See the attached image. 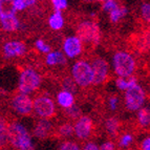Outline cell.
I'll use <instances>...</instances> for the list:
<instances>
[{"instance_id":"cell-1","label":"cell","mask_w":150,"mask_h":150,"mask_svg":"<svg viewBox=\"0 0 150 150\" xmlns=\"http://www.w3.org/2000/svg\"><path fill=\"white\" fill-rule=\"evenodd\" d=\"M8 140L20 150H34L32 140L24 126L14 123L8 127Z\"/></svg>"},{"instance_id":"cell-2","label":"cell","mask_w":150,"mask_h":150,"mask_svg":"<svg viewBox=\"0 0 150 150\" xmlns=\"http://www.w3.org/2000/svg\"><path fill=\"white\" fill-rule=\"evenodd\" d=\"M113 65L117 75L120 78H128L131 76L135 68V63L133 58L127 53L120 52L113 57Z\"/></svg>"},{"instance_id":"cell-3","label":"cell","mask_w":150,"mask_h":150,"mask_svg":"<svg viewBox=\"0 0 150 150\" xmlns=\"http://www.w3.org/2000/svg\"><path fill=\"white\" fill-rule=\"evenodd\" d=\"M73 76L75 83L78 85L86 87L93 83V69L88 63L78 61L73 67Z\"/></svg>"},{"instance_id":"cell-4","label":"cell","mask_w":150,"mask_h":150,"mask_svg":"<svg viewBox=\"0 0 150 150\" xmlns=\"http://www.w3.org/2000/svg\"><path fill=\"white\" fill-rule=\"evenodd\" d=\"M145 101V93L140 85L135 84L134 86L130 87L126 90L125 93V103L126 107L129 110H138L144 104Z\"/></svg>"},{"instance_id":"cell-5","label":"cell","mask_w":150,"mask_h":150,"mask_svg":"<svg viewBox=\"0 0 150 150\" xmlns=\"http://www.w3.org/2000/svg\"><path fill=\"white\" fill-rule=\"evenodd\" d=\"M78 39L80 41H84L85 43H97L100 39L99 28L93 22L86 21L79 25L78 28Z\"/></svg>"},{"instance_id":"cell-6","label":"cell","mask_w":150,"mask_h":150,"mask_svg":"<svg viewBox=\"0 0 150 150\" xmlns=\"http://www.w3.org/2000/svg\"><path fill=\"white\" fill-rule=\"evenodd\" d=\"M39 85H40V77L35 70L26 69L21 74L19 80V89L22 91L23 95L34 91Z\"/></svg>"},{"instance_id":"cell-7","label":"cell","mask_w":150,"mask_h":150,"mask_svg":"<svg viewBox=\"0 0 150 150\" xmlns=\"http://www.w3.org/2000/svg\"><path fill=\"white\" fill-rule=\"evenodd\" d=\"M33 108L41 118H50L55 112L54 102L47 97H39L33 103Z\"/></svg>"},{"instance_id":"cell-8","label":"cell","mask_w":150,"mask_h":150,"mask_svg":"<svg viewBox=\"0 0 150 150\" xmlns=\"http://www.w3.org/2000/svg\"><path fill=\"white\" fill-rule=\"evenodd\" d=\"M93 83L101 84L104 82L108 74V64L103 59H96L93 62Z\"/></svg>"},{"instance_id":"cell-9","label":"cell","mask_w":150,"mask_h":150,"mask_svg":"<svg viewBox=\"0 0 150 150\" xmlns=\"http://www.w3.org/2000/svg\"><path fill=\"white\" fill-rule=\"evenodd\" d=\"M13 107L18 113L28 115L33 109V102L26 95H19L13 101Z\"/></svg>"},{"instance_id":"cell-10","label":"cell","mask_w":150,"mask_h":150,"mask_svg":"<svg viewBox=\"0 0 150 150\" xmlns=\"http://www.w3.org/2000/svg\"><path fill=\"white\" fill-rule=\"evenodd\" d=\"M63 47H64V52L67 57L75 58L81 54L82 44H81V41L77 37H69L65 40Z\"/></svg>"},{"instance_id":"cell-11","label":"cell","mask_w":150,"mask_h":150,"mask_svg":"<svg viewBox=\"0 0 150 150\" xmlns=\"http://www.w3.org/2000/svg\"><path fill=\"white\" fill-rule=\"evenodd\" d=\"M93 127V122L87 117H82L75 125V132L78 138L86 139L89 137Z\"/></svg>"},{"instance_id":"cell-12","label":"cell","mask_w":150,"mask_h":150,"mask_svg":"<svg viewBox=\"0 0 150 150\" xmlns=\"http://www.w3.org/2000/svg\"><path fill=\"white\" fill-rule=\"evenodd\" d=\"M2 28L6 32H14L19 28V21L15 14H0Z\"/></svg>"},{"instance_id":"cell-13","label":"cell","mask_w":150,"mask_h":150,"mask_svg":"<svg viewBox=\"0 0 150 150\" xmlns=\"http://www.w3.org/2000/svg\"><path fill=\"white\" fill-rule=\"evenodd\" d=\"M25 52V45L19 41H12L4 45V54L8 57L22 56Z\"/></svg>"},{"instance_id":"cell-14","label":"cell","mask_w":150,"mask_h":150,"mask_svg":"<svg viewBox=\"0 0 150 150\" xmlns=\"http://www.w3.org/2000/svg\"><path fill=\"white\" fill-rule=\"evenodd\" d=\"M58 103H59V105L65 108L73 107L74 96L69 91H61L58 93Z\"/></svg>"},{"instance_id":"cell-15","label":"cell","mask_w":150,"mask_h":150,"mask_svg":"<svg viewBox=\"0 0 150 150\" xmlns=\"http://www.w3.org/2000/svg\"><path fill=\"white\" fill-rule=\"evenodd\" d=\"M50 127H52L50 123L46 122V121H40L35 128V134L40 139L45 138L50 132Z\"/></svg>"},{"instance_id":"cell-16","label":"cell","mask_w":150,"mask_h":150,"mask_svg":"<svg viewBox=\"0 0 150 150\" xmlns=\"http://www.w3.org/2000/svg\"><path fill=\"white\" fill-rule=\"evenodd\" d=\"M46 63L48 65H57L65 63V57L60 52H53L50 53L46 57Z\"/></svg>"},{"instance_id":"cell-17","label":"cell","mask_w":150,"mask_h":150,"mask_svg":"<svg viewBox=\"0 0 150 150\" xmlns=\"http://www.w3.org/2000/svg\"><path fill=\"white\" fill-rule=\"evenodd\" d=\"M126 14H127V10H126V8H124V6H120V5L117 4V6L109 12L110 20L112 21V22H117V21L120 20L121 18L124 17Z\"/></svg>"},{"instance_id":"cell-18","label":"cell","mask_w":150,"mask_h":150,"mask_svg":"<svg viewBox=\"0 0 150 150\" xmlns=\"http://www.w3.org/2000/svg\"><path fill=\"white\" fill-rule=\"evenodd\" d=\"M63 17L61 15V12H56L50 18V26L53 30H60L63 26Z\"/></svg>"},{"instance_id":"cell-19","label":"cell","mask_w":150,"mask_h":150,"mask_svg":"<svg viewBox=\"0 0 150 150\" xmlns=\"http://www.w3.org/2000/svg\"><path fill=\"white\" fill-rule=\"evenodd\" d=\"M117 87L119 89L122 90H127L130 87H132L137 84L134 78H129V79H126V78H119L117 80Z\"/></svg>"},{"instance_id":"cell-20","label":"cell","mask_w":150,"mask_h":150,"mask_svg":"<svg viewBox=\"0 0 150 150\" xmlns=\"http://www.w3.org/2000/svg\"><path fill=\"white\" fill-rule=\"evenodd\" d=\"M8 141V127L0 121V147L6 145Z\"/></svg>"},{"instance_id":"cell-21","label":"cell","mask_w":150,"mask_h":150,"mask_svg":"<svg viewBox=\"0 0 150 150\" xmlns=\"http://www.w3.org/2000/svg\"><path fill=\"white\" fill-rule=\"evenodd\" d=\"M12 3L15 11H22L28 5L35 4L36 1L35 0H13Z\"/></svg>"},{"instance_id":"cell-22","label":"cell","mask_w":150,"mask_h":150,"mask_svg":"<svg viewBox=\"0 0 150 150\" xmlns=\"http://www.w3.org/2000/svg\"><path fill=\"white\" fill-rule=\"evenodd\" d=\"M139 121L143 126H148L150 121V113L148 108H143L139 112Z\"/></svg>"},{"instance_id":"cell-23","label":"cell","mask_w":150,"mask_h":150,"mask_svg":"<svg viewBox=\"0 0 150 150\" xmlns=\"http://www.w3.org/2000/svg\"><path fill=\"white\" fill-rule=\"evenodd\" d=\"M53 5L55 8L56 12H60L61 10H64L67 6L68 2L66 0H53Z\"/></svg>"},{"instance_id":"cell-24","label":"cell","mask_w":150,"mask_h":150,"mask_svg":"<svg viewBox=\"0 0 150 150\" xmlns=\"http://www.w3.org/2000/svg\"><path fill=\"white\" fill-rule=\"evenodd\" d=\"M106 127H107V129L109 130V132L113 133L117 131V129H118L119 123L117 122L115 119H109V120L107 121V123H106Z\"/></svg>"},{"instance_id":"cell-25","label":"cell","mask_w":150,"mask_h":150,"mask_svg":"<svg viewBox=\"0 0 150 150\" xmlns=\"http://www.w3.org/2000/svg\"><path fill=\"white\" fill-rule=\"evenodd\" d=\"M60 133L64 137H68V135H71L74 132V128L69 125V124H65V125L61 126L60 127Z\"/></svg>"},{"instance_id":"cell-26","label":"cell","mask_w":150,"mask_h":150,"mask_svg":"<svg viewBox=\"0 0 150 150\" xmlns=\"http://www.w3.org/2000/svg\"><path fill=\"white\" fill-rule=\"evenodd\" d=\"M60 150H80V147L74 142H65L62 144Z\"/></svg>"},{"instance_id":"cell-27","label":"cell","mask_w":150,"mask_h":150,"mask_svg":"<svg viewBox=\"0 0 150 150\" xmlns=\"http://www.w3.org/2000/svg\"><path fill=\"white\" fill-rule=\"evenodd\" d=\"M36 46H37L38 50H40V52H42V53H48L50 50V45L45 44L44 41H42V40H38L37 42H36Z\"/></svg>"},{"instance_id":"cell-28","label":"cell","mask_w":150,"mask_h":150,"mask_svg":"<svg viewBox=\"0 0 150 150\" xmlns=\"http://www.w3.org/2000/svg\"><path fill=\"white\" fill-rule=\"evenodd\" d=\"M115 6H117V2L112 1V0H107V1H105L104 4H103L104 10L107 11V12H110V11L112 10V8H115Z\"/></svg>"},{"instance_id":"cell-29","label":"cell","mask_w":150,"mask_h":150,"mask_svg":"<svg viewBox=\"0 0 150 150\" xmlns=\"http://www.w3.org/2000/svg\"><path fill=\"white\" fill-rule=\"evenodd\" d=\"M132 142V137L129 134H125L124 137H123L122 139H121V145L124 146V147H126V146H128L130 144V143Z\"/></svg>"},{"instance_id":"cell-30","label":"cell","mask_w":150,"mask_h":150,"mask_svg":"<svg viewBox=\"0 0 150 150\" xmlns=\"http://www.w3.org/2000/svg\"><path fill=\"white\" fill-rule=\"evenodd\" d=\"M149 14H150V6L148 3L143 4L142 6V15L144 16V18H146L147 20H149Z\"/></svg>"},{"instance_id":"cell-31","label":"cell","mask_w":150,"mask_h":150,"mask_svg":"<svg viewBox=\"0 0 150 150\" xmlns=\"http://www.w3.org/2000/svg\"><path fill=\"white\" fill-rule=\"evenodd\" d=\"M115 146L111 142H106L101 146V150H113Z\"/></svg>"},{"instance_id":"cell-32","label":"cell","mask_w":150,"mask_h":150,"mask_svg":"<svg viewBox=\"0 0 150 150\" xmlns=\"http://www.w3.org/2000/svg\"><path fill=\"white\" fill-rule=\"evenodd\" d=\"M150 140L149 138L145 139L142 143V150H150Z\"/></svg>"},{"instance_id":"cell-33","label":"cell","mask_w":150,"mask_h":150,"mask_svg":"<svg viewBox=\"0 0 150 150\" xmlns=\"http://www.w3.org/2000/svg\"><path fill=\"white\" fill-rule=\"evenodd\" d=\"M64 85L67 87V90H74L75 89V85H74V82L70 79L66 80V82L64 83Z\"/></svg>"},{"instance_id":"cell-34","label":"cell","mask_w":150,"mask_h":150,"mask_svg":"<svg viewBox=\"0 0 150 150\" xmlns=\"http://www.w3.org/2000/svg\"><path fill=\"white\" fill-rule=\"evenodd\" d=\"M83 150H99V148H98V146L96 145V144H93V143H88Z\"/></svg>"},{"instance_id":"cell-35","label":"cell","mask_w":150,"mask_h":150,"mask_svg":"<svg viewBox=\"0 0 150 150\" xmlns=\"http://www.w3.org/2000/svg\"><path fill=\"white\" fill-rule=\"evenodd\" d=\"M117 103H118V99L117 98H111L110 99V106H111L112 109H115L117 107Z\"/></svg>"}]
</instances>
